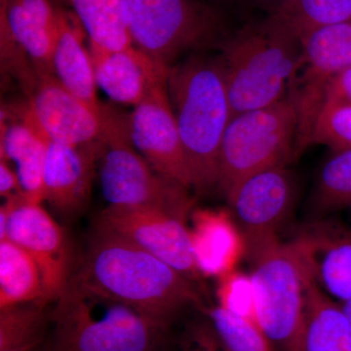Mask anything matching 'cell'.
Masks as SVG:
<instances>
[{"label": "cell", "mask_w": 351, "mask_h": 351, "mask_svg": "<svg viewBox=\"0 0 351 351\" xmlns=\"http://www.w3.org/2000/svg\"><path fill=\"white\" fill-rule=\"evenodd\" d=\"M55 302L49 351H157L169 329L73 274Z\"/></svg>", "instance_id": "obj_4"}, {"label": "cell", "mask_w": 351, "mask_h": 351, "mask_svg": "<svg viewBox=\"0 0 351 351\" xmlns=\"http://www.w3.org/2000/svg\"><path fill=\"white\" fill-rule=\"evenodd\" d=\"M27 92L29 110L49 140L61 145H83L101 138L103 110H92L54 75L38 73Z\"/></svg>", "instance_id": "obj_14"}, {"label": "cell", "mask_w": 351, "mask_h": 351, "mask_svg": "<svg viewBox=\"0 0 351 351\" xmlns=\"http://www.w3.org/2000/svg\"><path fill=\"white\" fill-rule=\"evenodd\" d=\"M0 158L16 164L23 196L31 202L45 201L44 169L47 136L39 127L27 103L2 108Z\"/></svg>", "instance_id": "obj_16"}, {"label": "cell", "mask_w": 351, "mask_h": 351, "mask_svg": "<svg viewBox=\"0 0 351 351\" xmlns=\"http://www.w3.org/2000/svg\"><path fill=\"white\" fill-rule=\"evenodd\" d=\"M246 254L258 326L277 351H306V293L311 269L301 235L290 242L270 239Z\"/></svg>", "instance_id": "obj_5"}, {"label": "cell", "mask_w": 351, "mask_h": 351, "mask_svg": "<svg viewBox=\"0 0 351 351\" xmlns=\"http://www.w3.org/2000/svg\"><path fill=\"white\" fill-rule=\"evenodd\" d=\"M301 43L304 64L287 95L298 112L297 156L309 145L328 84L351 66V20L314 29L302 36Z\"/></svg>", "instance_id": "obj_9"}, {"label": "cell", "mask_w": 351, "mask_h": 351, "mask_svg": "<svg viewBox=\"0 0 351 351\" xmlns=\"http://www.w3.org/2000/svg\"><path fill=\"white\" fill-rule=\"evenodd\" d=\"M186 219L158 208L108 205L96 219V232L128 240L196 281L202 276Z\"/></svg>", "instance_id": "obj_10"}, {"label": "cell", "mask_w": 351, "mask_h": 351, "mask_svg": "<svg viewBox=\"0 0 351 351\" xmlns=\"http://www.w3.org/2000/svg\"><path fill=\"white\" fill-rule=\"evenodd\" d=\"M325 101H341L351 105V66L332 78L327 86Z\"/></svg>", "instance_id": "obj_32"}, {"label": "cell", "mask_w": 351, "mask_h": 351, "mask_svg": "<svg viewBox=\"0 0 351 351\" xmlns=\"http://www.w3.org/2000/svg\"><path fill=\"white\" fill-rule=\"evenodd\" d=\"M22 195V189L17 173L12 169L10 163L0 161V195L4 199L11 196Z\"/></svg>", "instance_id": "obj_33"}, {"label": "cell", "mask_w": 351, "mask_h": 351, "mask_svg": "<svg viewBox=\"0 0 351 351\" xmlns=\"http://www.w3.org/2000/svg\"><path fill=\"white\" fill-rule=\"evenodd\" d=\"M3 205L9 214L7 239L27 251L40 269L43 291L39 304L56 302L73 276L66 233L41 204L22 195L7 198Z\"/></svg>", "instance_id": "obj_11"}, {"label": "cell", "mask_w": 351, "mask_h": 351, "mask_svg": "<svg viewBox=\"0 0 351 351\" xmlns=\"http://www.w3.org/2000/svg\"><path fill=\"white\" fill-rule=\"evenodd\" d=\"M206 313L226 351H277L257 323L219 306Z\"/></svg>", "instance_id": "obj_28"}, {"label": "cell", "mask_w": 351, "mask_h": 351, "mask_svg": "<svg viewBox=\"0 0 351 351\" xmlns=\"http://www.w3.org/2000/svg\"><path fill=\"white\" fill-rule=\"evenodd\" d=\"M301 237L316 283L337 302H351V230L325 223Z\"/></svg>", "instance_id": "obj_20"}, {"label": "cell", "mask_w": 351, "mask_h": 351, "mask_svg": "<svg viewBox=\"0 0 351 351\" xmlns=\"http://www.w3.org/2000/svg\"><path fill=\"white\" fill-rule=\"evenodd\" d=\"M93 60L95 76L110 100L126 106H137L152 88L168 77V66L157 63L138 50L110 51L89 45Z\"/></svg>", "instance_id": "obj_17"}, {"label": "cell", "mask_w": 351, "mask_h": 351, "mask_svg": "<svg viewBox=\"0 0 351 351\" xmlns=\"http://www.w3.org/2000/svg\"><path fill=\"white\" fill-rule=\"evenodd\" d=\"M313 207L322 215L351 207V149L334 152L323 166Z\"/></svg>", "instance_id": "obj_27"}, {"label": "cell", "mask_w": 351, "mask_h": 351, "mask_svg": "<svg viewBox=\"0 0 351 351\" xmlns=\"http://www.w3.org/2000/svg\"><path fill=\"white\" fill-rule=\"evenodd\" d=\"M180 351H226L211 322L189 327L182 335Z\"/></svg>", "instance_id": "obj_31"}, {"label": "cell", "mask_w": 351, "mask_h": 351, "mask_svg": "<svg viewBox=\"0 0 351 351\" xmlns=\"http://www.w3.org/2000/svg\"><path fill=\"white\" fill-rule=\"evenodd\" d=\"M297 132V108L289 96L233 117L221 141L217 188L226 196L246 178L286 166L295 156Z\"/></svg>", "instance_id": "obj_7"}, {"label": "cell", "mask_w": 351, "mask_h": 351, "mask_svg": "<svg viewBox=\"0 0 351 351\" xmlns=\"http://www.w3.org/2000/svg\"><path fill=\"white\" fill-rule=\"evenodd\" d=\"M295 196L297 182L286 166L256 173L226 196L246 251L276 239L277 230L292 212Z\"/></svg>", "instance_id": "obj_13"}, {"label": "cell", "mask_w": 351, "mask_h": 351, "mask_svg": "<svg viewBox=\"0 0 351 351\" xmlns=\"http://www.w3.org/2000/svg\"><path fill=\"white\" fill-rule=\"evenodd\" d=\"M84 29L76 16L59 7L58 32L53 52V73L71 94L101 112L97 97L96 76L89 48L84 43Z\"/></svg>", "instance_id": "obj_21"}, {"label": "cell", "mask_w": 351, "mask_h": 351, "mask_svg": "<svg viewBox=\"0 0 351 351\" xmlns=\"http://www.w3.org/2000/svg\"><path fill=\"white\" fill-rule=\"evenodd\" d=\"M43 291V276L36 261L12 240H0V309L39 304Z\"/></svg>", "instance_id": "obj_23"}, {"label": "cell", "mask_w": 351, "mask_h": 351, "mask_svg": "<svg viewBox=\"0 0 351 351\" xmlns=\"http://www.w3.org/2000/svg\"><path fill=\"white\" fill-rule=\"evenodd\" d=\"M58 8L51 0H0V15L38 75H54Z\"/></svg>", "instance_id": "obj_19"}, {"label": "cell", "mask_w": 351, "mask_h": 351, "mask_svg": "<svg viewBox=\"0 0 351 351\" xmlns=\"http://www.w3.org/2000/svg\"><path fill=\"white\" fill-rule=\"evenodd\" d=\"M306 351H351V321L311 274L306 284Z\"/></svg>", "instance_id": "obj_22"}, {"label": "cell", "mask_w": 351, "mask_h": 351, "mask_svg": "<svg viewBox=\"0 0 351 351\" xmlns=\"http://www.w3.org/2000/svg\"><path fill=\"white\" fill-rule=\"evenodd\" d=\"M191 218V246L201 276L219 278L234 270L246 253V244L232 213L223 209H197Z\"/></svg>", "instance_id": "obj_18"}, {"label": "cell", "mask_w": 351, "mask_h": 351, "mask_svg": "<svg viewBox=\"0 0 351 351\" xmlns=\"http://www.w3.org/2000/svg\"><path fill=\"white\" fill-rule=\"evenodd\" d=\"M255 1L263 2V3H276L277 6H278L282 3L284 0H255Z\"/></svg>", "instance_id": "obj_35"}, {"label": "cell", "mask_w": 351, "mask_h": 351, "mask_svg": "<svg viewBox=\"0 0 351 351\" xmlns=\"http://www.w3.org/2000/svg\"><path fill=\"white\" fill-rule=\"evenodd\" d=\"M128 124L134 147L157 174L193 189V175L171 107L168 77L154 85L134 107L128 114Z\"/></svg>", "instance_id": "obj_12"}, {"label": "cell", "mask_w": 351, "mask_h": 351, "mask_svg": "<svg viewBox=\"0 0 351 351\" xmlns=\"http://www.w3.org/2000/svg\"><path fill=\"white\" fill-rule=\"evenodd\" d=\"M6 351H49V348L47 350H44L43 346H39V348H32V350H6Z\"/></svg>", "instance_id": "obj_36"}, {"label": "cell", "mask_w": 351, "mask_h": 351, "mask_svg": "<svg viewBox=\"0 0 351 351\" xmlns=\"http://www.w3.org/2000/svg\"><path fill=\"white\" fill-rule=\"evenodd\" d=\"M103 152L99 159L101 191L112 206L152 207L188 218V189L157 174L134 147L128 115L103 105Z\"/></svg>", "instance_id": "obj_6"}, {"label": "cell", "mask_w": 351, "mask_h": 351, "mask_svg": "<svg viewBox=\"0 0 351 351\" xmlns=\"http://www.w3.org/2000/svg\"><path fill=\"white\" fill-rule=\"evenodd\" d=\"M133 45L171 68L189 51L219 44L218 14L195 0H121Z\"/></svg>", "instance_id": "obj_8"}, {"label": "cell", "mask_w": 351, "mask_h": 351, "mask_svg": "<svg viewBox=\"0 0 351 351\" xmlns=\"http://www.w3.org/2000/svg\"><path fill=\"white\" fill-rule=\"evenodd\" d=\"M168 95L198 193L218 186L221 141L232 119L219 57L193 55L173 64Z\"/></svg>", "instance_id": "obj_2"}, {"label": "cell", "mask_w": 351, "mask_h": 351, "mask_svg": "<svg viewBox=\"0 0 351 351\" xmlns=\"http://www.w3.org/2000/svg\"><path fill=\"white\" fill-rule=\"evenodd\" d=\"M339 304H341V302H339ZM341 306L343 307L346 315H348V317L350 318V320L351 321V302H343V304H341Z\"/></svg>", "instance_id": "obj_34"}, {"label": "cell", "mask_w": 351, "mask_h": 351, "mask_svg": "<svg viewBox=\"0 0 351 351\" xmlns=\"http://www.w3.org/2000/svg\"><path fill=\"white\" fill-rule=\"evenodd\" d=\"M73 276L167 328L184 307L201 306L193 281L137 245L110 233H95Z\"/></svg>", "instance_id": "obj_1"}, {"label": "cell", "mask_w": 351, "mask_h": 351, "mask_svg": "<svg viewBox=\"0 0 351 351\" xmlns=\"http://www.w3.org/2000/svg\"><path fill=\"white\" fill-rule=\"evenodd\" d=\"M270 18L301 39L322 25L351 20V0H284Z\"/></svg>", "instance_id": "obj_25"}, {"label": "cell", "mask_w": 351, "mask_h": 351, "mask_svg": "<svg viewBox=\"0 0 351 351\" xmlns=\"http://www.w3.org/2000/svg\"><path fill=\"white\" fill-rule=\"evenodd\" d=\"M89 38V45L119 51L133 47L121 0H69Z\"/></svg>", "instance_id": "obj_24"}, {"label": "cell", "mask_w": 351, "mask_h": 351, "mask_svg": "<svg viewBox=\"0 0 351 351\" xmlns=\"http://www.w3.org/2000/svg\"><path fill=\"white\" fill-rule=\"evenodd\" d=\"M50 314L36 302L0 309V351L24 350L43 346Z\"/></svg>", "instance_id": "obj_26"}, {"label": "cell", "mask_w": 351, "mask_h": 351, "mask_svg": "<svg viewBox=\"0 0 351 351\" xmlns=\"http://www.w3.org/2000/svg\"><path fill=\"white\" fill-rule=\"evenodd\" d=\"M217 295L219 306L258 324L255 291L250 274L234 269L219 277Z\"/></svg>", "instance_id": "obj_30"}, {"label": "cell", "mask_w": 351, "mask_h": 351, "mask_svg": "<svg viewBox=\"0 0 351 351\" xmlns=\"http://www.w3.org/2000/svg\"><path fill=\"white\" fill-rule=\"evenodd\" d=\"M327 145L332 154L351 149V105L325 101L314 121L309 145Z\"/></svg>", "instance_id": "obj_29"}, {"label": "cell", "mask_w": 351, "mask_h": 351, "mask_svg": "<svg viewBox=\"0 0 351 351\" xmlns=\"http://www.w3.org/2000/svg\"><path fill=\"white\" fill-rule=\"evenodd\" d=\"M219 45L232 117L286 98L304 64L301 39L270 17Z\"/></svg>", "instance_id": "obj_3"}, {"label": "cell", "mask_w": 351, "mask_h": 351, "mask_svg": "<svg viewBox=\"0 0 351 351\" xmlns=\"http://www.w3.org/2000/svg\"><path fill=\"white\" fill-rule=\"evenodd\" d=\"M103 147L101 138L83 145H61L48 138L45 201L60 214L73 216L87 206Z\"/></svg>", "instance_id": "obj_15"}]
</instances>
